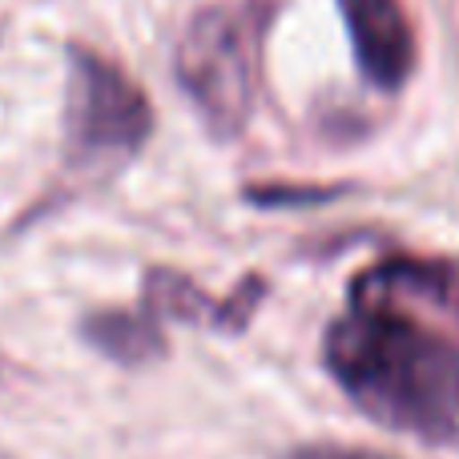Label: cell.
Masks as SVG:
<instances>
[{
    "mask_svg": "<svg viewBox=\"0 0 459 459\" xmlns=\"http://www.w3.org/2000/svg\"><path fill=\"white\" fill-rule=\"evenodd\" d=\"M331 379L375 423L459 452V342L399 307H351L326 326Z\"/></svg>",
    "mask_w": 459,
    "mask_h": 459,
    "instance_id": "obj_1",
    "label": "cell"
},
{
    "mask_svg": "<svg viewBox=\"0 0 459 459\" xmlns=\"http://www.w3.org/2000/svg\"><path fill=\"white\" fill-rule=\"evenodd\" d=\"M262 29H266L262 0H226L202 8L178 40V85L186 89L214 137H234L250 121L258 93Z\"/></svg>",
    "mask_w": 459,
    "mask_h": 459,
    "instance_id": "obj_2",
    "label": "cell"
},
{
    "mask_svg": "<svg viewBox=\"0 0 459 459\" xmlns=\"http://www.w3.org/2000/svg\"><path fill=\"white\" fill-rule=\"evenodd\" d=\"M153 109L145 89L89 45L65 53V161L85 174L117 169L150 142Z\"/></svg>",
    "mask_w": 459,
    "mask_h": 459,
    "instance_id": "obj_3",
    "label": "cell"
},
{
    "mask_svg": "<svg viewBox=\"0 0 459 459\" xmlns=\"http://www.w3.org/2000/svg\"><path fill=\"white\" fill-rule=\"evenodd\" d=\"M339 8L363 77L383 93L403 89L415 69V29L403 0H339Z\"/></svg>",
    "mask_w": 459,
    "mask_h": 459,
    "instance_id": "obj_4",
    "label": "cell"
},
{
    "mask_svg": "<svg viewBox=\"0 0 459 459\" xmlns=\"http://www.w3.org/2000/svg\"><path fill=\"white\" fill-rule=\"evenodd\" d=\"M411 302L459 315V266L439 258H387L351 282V307H399Z\"/></svg>",
    "mask_w": 459,
    "mask_h": 459,
    "instance_id": "obj_5",
    "label": "cell"
},
{
    "mask_svg": "<svg viewBox=\"0 0 459 459\" xmlns=\"http://www.w3.org/2000/svg\"><path fill=\"white\" fill-rule=\"evenodd\" d=\"M81 334L93 351L121 367H145L166 355L161 318L150 310H93L81 318Z\"/></svg>",
    "mask_w": 459,
    "mask_h": 459,
    "instance_id": "obj_6",
    "label": "cell"
},
{
    "mask_svg": "<svg viewBox=\"0 0 459 459\" xmlns=\"http://www.w3.org/2000/svg\"><path fill=\"white\" fill-rule=\"evenodd\" d=\"M142 307L158 318H178V323H214L222 326L226 302L210 299L202 286H194L178 270H150L145 274V299Z\"/></svg>",
    "mask_w": 459,
    "mask_h": 459,
    "instance_id": "obj_7",
    "label": "cell"
},
{
    "mask_svg": "<svg viewBox=\"0 0 459 459\" xmlns=\"http://www.w3.org/2000/svg\"><path fill=\"white\" fill-rule=\"evenodd\" d=\"M286 459H391L383 452H371V447H342V444H307L294 447Z\"/></svg>",
    "mask_w": 459,
    "mask_h": 459,
    "instance_id": "obj_8",
    "label": "cell"
}]
</instances>
